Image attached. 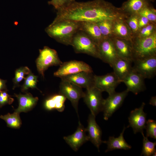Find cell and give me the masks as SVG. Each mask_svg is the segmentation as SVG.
Masks as SVG:
<instances>
[{"label":"cell","instance_id":"6da1fadb","mask_svg":"<svg viewBox=\"0 0 156 156\" xmlns=\"http://www.w3.org/2000/svg\"><path fill=\"white\" fill-rule=\"evenodd\" d=\"M120 17L115 8L104 0L75 1L68 7L57 11L53 22L68 20L97 23L105 20L115 21Z\"/></svg>","mask_w":156,"mask_h":156},{"label":"cell","instance_id":"7a4b0ae2","mask_svg":"<svg viewBox=\"0 0 156 156\" xmlns=\"http://www.w3.org/2000/svg\"><path fill=\"white\" fill-rule=\"evenodd\" d=\"M81 22L63 20L52 23L45 29L48 35L57 42L71 45L73 39L80 30Z\"/></svg>","mask_w":156,"mask_h":156},{"label":"cell","instance_id":"3957f363","mask_svg":"<svg viewBox=\"0 0 156 156\" xmlns=\"http://www.w3.org/2000/svg\"><path fill=\"white\" fill-rule=\"evenodd\" d=\"M72 46L76 53L87 54L99 58L98 44L88 35L79 30L75 35L72 41Z\"/></svg>","mask_w":156,"mask_h":156},{"label":"cell","instance_id":"277c9868","mask_svg":"<svg viewBox=\"0 0 156 156\" xmlns=\"http://www.w3.org/2000/svg\"><path fill=\"white\" fill-rule=\"evenodd\" d=\"M132 45L133 61L156 55L155 33L147 37L139 38L132 42Z\"/></svg>","mask_w":156,"mask_h":156},{"label":"cell","instance_id":"5b68a950","mask_svg":"<svg viewBox=\"0 0 156 156\" xmlns=\"http://www.w3.org/2000/svg\"><path fill=\"white\" fill-rule=\"evenodd\" d=\"M39 55L36 61L38 71L43 77L45 71L50 66H60L63 63L56 51L45 46L39 50Z\"/></svg>","mask_w":156,"mask_h":156},{"label":"cell","instance_id":"8992f818","mask_svg":"<svg viewBox=\"0 0 156 156\" xmlns=\"http://www.w3.org/2000/svg\"><path fill=\"white\" fill-rule=\"evenodd\" d=\"M59 93L70 101L78 114L79 101L84 94L82 88L69 82L61 80Z\"/></svg>","mask_w":156,"mask_h":156},{"label":"cell","instance_id":"52a82bcc","mask_svg":"<svg viewBox=\"0 0 156 156\" xmlns=\"http://www.w3.org/2000/svg\"><path fill=\"white\" fill-rule=\"evenodd\" d=\"M102 92L94 86L86 89L83 97L84 103L95 116L102 111L104 100Z\"/></svg>","mask_w":156,"mask_h":156},{"label":"cell","instance_id":"ba28073f","mask_svg":"<svg viewBox=\"0 0 156 156\" xmlns=\"http://www.w3.org/2000/svg\"><path fill=\"white\" fill-rule=\"evenodd\" d=\"M128 92L127 90L120 92H115L104 100L102 111L105 120H107L121 106Z\"/></svg>","mask_w":156,"mask_h":156},{"label":"cell","instance_id":"9c48e42d","mask_svg":"<svg viewBox=\"0 0 156 156\" xmlns=\"http://www.w3.org/2000/svg\"><path fill=\"white\" fill-rule=\"evenodd\" d=\"M93 73L92 68L88 64L82 61L70 60L63 63L54 73V75L61 78L81 72Z\"/></svg>","mask_w":156,"mask_h":156},{"label":"cell","instance_id":"30bf717a","mask_svg":"<svg viewBox=\"0 0 156 156\" xmlns=\"http://www.w3.org/2000/svg\"><path fill=\"white\" fill-rule=\"evenodd\" d=\"M132 70L144 79L153 78L156 73V56L135 60Z\"/></svg>","mask_w":156,"mask_h":156},{"label":"cell","instance_id":"8fae6325","mask_svg":"<svg viewBox=\"0 0 156 156\" xmlns=\"http://www.w3.org/2000/svg\"><path fill=\"white\" fill-rule=\"evenodd\" d=\"M121 82L114 72L103 75L94 76V86L102 92H107L109 94L115 92L116 88Z\"/></svg>","mask_w":156,"mask_h":156},{"label":"cell","instance_id":"7c38bea8","mask_svg":"<svg viewBox=\"0 0 156 156\" xmlns=\"http://www.w3.org/2000/svg\"><path fill=\"white\" fill-rule=\"evenodd\" d=\"M98 45L99 58L112 67L118 57L112 40L109 38H104Z\"/></svg>","mask_w":156,"mask_h":156},{"label":"cell","instance_id":"4fadbf2b","mask_svg":"<svg viewBox=\"0 0 156 156\" xmlns=\"http://www.w3.org/2000/svg\"><path fill=\"white\" fill-rule=\"evenodd\" d=\"M145 104L143 102L138 108L132 110L128 118L129 125L128 127H131L133 129L134 133L143 132L145 128L146 122V114L143 109Z\"/></svg>","mask_w":156,"mask_h":156},{"label":"cell","instance_id":"5bb4252c","mask_svg":"<svg viewBox=\"0 0 156 156\" xmlns=\"http://www.w3.org/2000/svg\"><path fill=\"white\" fill-rule=\"evenodd\" d=\"M86 132V129L79 120L78 126L75 132L72 135L64 137L63 139L73 150L77 151L84 143L89 141Z\"/></svg>","mask_w":156,"mask_h":156},{"label":"cell","instance_id":"9a60e30c","mask_svg":"<svg viewBox=\"0 0 156 156\" xmlns=\"http://www.w3.org/2000/svg\"><path fill=\"white\" fill-rule=\"evenodd\" d=\"M144 79L140 75L132 70L122 80L127 87V90L136 95L145 89Z\"/></svg>","mask_w":156,"mask_h":156},{"label":"cell","instance_id":"2e32d148","mask_svg":"<svg viewBox=\"0 0 156 156\" xmlns=\"http://www.w3.org/2000/svg\"><path fill=\"white\" fill-rule=\"evenodd\" d=\"M94 76L92 73L82 71L63 77L61 78V80L86 89L94 86Z\"/></svg>","mask_w":156,"mask_h":156},{"label":"cell","instance_id":"e0dca14e","mask_svg":"<svg viewBox=\"0 0 156 156\" xmlns=\"http://www.w3.org/2000/svg\"><path fill=\"white\" fill-rule=\"evenodd\" d=\"M95 117L90 113L88 120V126L86 130L88 132L89 141L95 146L99 151V147L103 141L101 140V130L97 123Z\"/></svg>","mask_w":156,"mask_h":156},{"label":"cell","instance_id":"ac0fdd59","mask_svg":"<svg viewBox=\"0 0 156 156\" xmlns=\"http://www.w3.org/2000/svg\"><path fill=\"white\" fill-rule=\"evenodd\" d=\"M118 57L133 61L132 42L119 38L112 40Z\"/></svg>","mask_w":156,"mask_h":156},{"label":"cell","instance_id":"d6986e66","mask_svg":"<svg viewBox=\"0 0 156 156\" xmlns=\"http://www.w3.org/2000/svg\"><path fill=\"white\" fill-rule=\"evenodd\" d=\"M132 62L127 60L118 57L112 64V67L113 68V72L121 82L123 79L132 70Z\"/></svg>","mask_w":156,"mask_h":156},{"label":"cell","instance_id":"ffe728a7","mask_svg":"<svg viewBox=\"0 0 156 156\" xmlns=\"http://www.w3.org/2000/svg\"><path fill=\"white\" fill-rule=\"evenodd\" d=\"M80 30L89 36L98 45L104 39L96 23L81 22Z\"/></svg>","mask_w":156,"mask_h":156},{"label":"cell","instance_id":"44dd1931","mask_svg":"<svg viewBox=\"0 0 156 156\" xmlns=\"http://www.w3.org/2000/svg\"><path fill=\"white\" fill-rule=\"evenodd\" d=\"M125 129L126 127H124L118 137L115 138L114 136H110L107 141H103V143L107 145V148L105 152L115 149L128 150L131 148V146L126 142L124 138V133Z\"/></svg>","mask_w":156,"mask_h":156},{"label":"cell","instance_id":"7402d4cb","mask_svg":"<svg viewBox=\"0 0 156 156\" xmlns=\"http://www.w3.org/2000/svg\"><path fill=\"white\" fill-rule=\"evenodd\" d=\"M15 96L18 100L19 105L15 112L19 113L21 112H26L31 109L38 100L37 97H34L29 93L25 94H15Z\"/></svg>","mask_w":156,"mask_h":156},{"label":"cell","instance_id":"603a6c76","mask_svg":"<svg viewBox=\"0 0 156 156\" xmlns=\"http://www.w3.org/2000/svg\"><path fill=\"white\" fill-rule=\"evenodd\" d=\"M66 99L59 93L55 95L45 101L44 107L49 110L55 109L59 112H62L64 110V103Z\"/></svg>","mask_w":156,"mask_h":156},{"label":"cell","instance_id":"cb8c5ba5","mask_svg":"<svg viewBox=\"0 0 156 156\" xmlns=\"http://www.w3.org/2000/svg\"><path fill=\"white\" fill-rule=\"evenodd\" d=\"M117 20L113 23V33L114 32L120 38L129 40V34L127 25L121 21ZM131 41V40H130Z\"/></svg>","mask_w":156,"mask_h":156},{"label":"cell","instance_id":"d4e9b609","mask_svg":"<svg viewBox=\"0 0 156 156\" xmlns=\"http://www.w3.org/2000/svg\"><path fill=\"white\" fill-rule=\"evenodd\" d=\"M143 137V147L141 155L144 156H156V151L155 146L156 142L150 141L148 137L144 135L143 132L141 133Z\"/></svg>","mask_w":156,"mask_h":156},{"label":"cell","instance_id":"484cf974","mask_svg":"<svg viewBox=\"0 0 156 156\" xmlns=\"http://www.w3.org/2000/svg\"><path fill=\"white\" fill-rule=\"evenodd\" d=\"M19 114L15 112L12 114L8 113L3 116L0 115V118L5 121L8 127L18 128L21 124Z\"/></svg>","mask_w":156,"mask_h":156},{"label":"cell","instance_id":"4316f807","mask_svg":"<svg viewBox=\"0 0 156 156\" xmlns=\"http://www.w3.org/2000/svg\"><path fill=\"white\" fill-rule=\"evenodd\" d=\"M114 21L107 20L96 23L104 38H109L112 33Z\"/></svg>","mask_w":156,"mask_h":156},{"label":"cell","instance_id":"83f0119b","mask_svg":"<svg viewBox=\"0 0 156 156\" xmlns=\"http://www.w3.org/2000/svg\"><path fill=\"white\" fill-rule=\"evenodd\" d=\"M144 0H129L125 5L129 11L133 13H138L142 9L146 7Z\"/></svg>","mask_w":156,"mask_h":156},{"label":"cell","instance_id":"f1b7e54d","mask_svg":"<svg viewBox=\"0 0 156 156\" xmlns=\"http://www.w3.org/2000/svg\"><path fill=\"white\" fill-rule=\"evenodd\" d=\"M37 78L38 76L34 75L30 72L25 79L24 83L22 87V90L25 91L30 88H36Z\"/></svg>","mask_w":156,"mask_h":156},{"label":"cell","instance_id":"f546056e","mask_svg":"<svg viewBox=\"0 0 156 156\" xmlns=\"http://www.w3.org/2000/svg\"><path fill=\"white\" fill-rule=\"evenodd\" d=\"M75 1V0H51L48 3L49 5L53 6L57 11H58L68 7Z\"/></svg>","mask_w":156,"mask_h":156},{"label":"cell","instance_id":"4dcf8cb0","mask_svg":"<svg viewBox=\"0 0 156 156\" xmlns=\"http://www.w3.org/2000/svg\"><path fill=\"white\" fill-rule=\"evenodd\" d=\"M146 136L155 139H156V121L151 119L146 121L145 128Z\"/></svg>","mask_w":156,"mask_h":156},{"label":"cell","instance_id":"1f68e13d","mask_svg":"<svg viewBox=\"0 0 156 156\" xmlns=\"http://www.w3.org/2000/svg\"><path fill=\"white\" fill-rule=\"evenodd\" d=\"M31 72L27 66L22 67L17 69L15 72V76L13 81L15 84L19 83L23 79L25 75H28Z\"/></svg>","mask_w":156,"mask_h":156},{"label":"cell","instance_id":"d6a6232c","mask_svg":"<svg viewBox=\"0 0 156 156\" xmlns=\"http://www.w3.org/2000/svg\"><path fill=\"white\" fill-rule=\"evenodd\" d=\"M138 13L140 16L146 17L149 21H155L156 20V15L155 12L146 6L142 9Z\"/></svg>","mask_w":156,"mask_h":156},{"label":"cell","instance_id":"836d02e7","mask_svg":"<svg viewBox=\"0 0 156 156\" xmlns=\"http://www.w3.org/2000/svg\"><path fill=\"white\" fill-rule=\"evenodd\" d=\"M14 101V99L8 94L6 90L0 91V107L8 104H10Z\"/></svg>","mask_w":156,"mask_h":156},{"label":"cell","instance_id":"e575fe53","mask_svg":"<svg viewBox=\"0 0 156 156\" xmlns=\"http://www.w3.org/2000/svg\"><path fill=\"white\" fill-rule=\"evenodd\" d=\"M153 29L154 27L152 25L148 24L143 27L140 31V38L150 36L153 33Z\"/></svg>","mask_w":156,"mask_h":156},{"label":"cell","instance_id":"d590c367","mask_svg":"<svg viewBox=\"0 0 156 156\" xmlns=\"http://www.w3.org/2000/svg\"><path fill=\"white\" fill-rule=\"evenodd\" d=\"M138 20V17L136 16H135L131 17L128 21L129 27L134 32L137 31L139 28Z\"/></svg>","mask_w":156,"mask_h":156},{"label":"cell","instance_id":"8d00e7d4","mask_svg":"<svg viewBox=\"0 0 156 156\" xmlns=\"http://www.w3.org/2000/svg\"><path fill=\"white\" fill-rule=\"evenodd\" d=\"M140 16L138 20L139 27V28H142L148 25L149 21L145 17Z\"/></svg>","mask_w":156,"mask_h":156},{"label":"cell","instance_id":"74e56055","mask_svg":"<svg viewBox=\"0 0 156 156\" xmlns=\"http://www.w3.org/2000/svg\"><path fill=\"white\" fill-rule=\"evenodd\" d=\"M6 81L0 78V91L6 90Z\"/></svg>","mask_w":156,"mask_h":156},{"label":"cell","instance_id":"f35d334b","mask_svg":"<svg viewBox=\"0 0 156 156\" xmlns=\"http://www.w3.org/2000/svg\"><path fill=\"white\" fill-rule=\"evenodd\" d=\"M149 103L153 106H156V97L154 96L152 97Z\"/></svg>","mask_w":156,"mask_h":156}]
</instances>
